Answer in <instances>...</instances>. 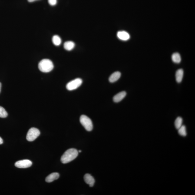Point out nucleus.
<instances>
[{"mask_svg": "<svg viewBox=\"0 0 195 195\" xmlns=\"http://www.w3.org/2000/svg\"><path fill=\"white\" fill-rule=\"evenodd\" d=\"M85 181L87 184L89 185L90 187H93L95 183V180L94 177L91 175L86 174L84 176Z\"/></svg>", "mask_w": 195, "mask_h": 195, "instance_id": "1a4fd4ad", "label": "nucleus"}, {"mask_svg": "<svg viewBox=\"0 0 195 195\" xmlns=\"http://www.w3.org/2000/svg\"><path fill=\"white\" fill-rule=\"evenodd\" d=\"M80 122L85 130L88 131H91L93 130L92 122L87 116L82 115L80 117Z\"/></svg>", "mask_w": 195, "mask_h": 195, "instance_id": "7ed1b4c3", "label": "nucleus"}, {"mask_svg": "<svg viewBox=\"0 0 195 195\" xmlns=\"http://www.w3.org/2000/svg\"><path fill=\"white\" fill-rule=\"evenodd\" d=\"M178 133L180 136L185 137L187 135L186 127L184 125H182L178 130Z\"/></svg>", "mask_w": 195, "mask_h": 195, "instance_id": "f3484780", "label": "nucleus"}, {"mask_svg": "<svg viewBox=\"0 0 195 195\" xmlns=\"http://www.w3.org/2000/svg\"><path fill=\"white\" fill-rule=\"evenodd\" d=\"M127 93L125 91L120 92L114 96L113 99V101L115 103L120 102L125 97Z\"/></svg>", "mask_w": 195, "mask_h": 195, "instance_id": "6e6552de", "label": "nucleus"}, {"mask_svg": "<svg viewBox=\"0 0 195 195\" xmlns=\"http://www.w3.org/2000/svg\"><path fill=\"white\" fill-rule=\"evenodd\" d=\"M28 1L29 2H33L35 1H38V0H28Z\"/></svg>", "mask_w": 195, "mask_h": 195, "instance_id": "412c9836", "label": "nucleus"}, {"mask_svg": "<svg viewBox=\"0 0 195 195\" xmlns=\"http://www.w3.org/2000/svg\"><path fill=\"white\" fill-rule=\"evenodd\" d=\"M75 47V44L71 41L66 42L64 44V47L67 51H71Z\"/></svg>", "mask_w": 195, "mask_h": 195, "instance_id": "ddd939ff", "label": "nucleus"}, {"mask_svg": "<svg viewBox=\"0 0 195 195\" xmlns=\"http://www.w3.org/2000/svg\"><path fill=\"white\" fill-rule=\"evenodd\" d=\"M117 37L123 41H127L130 39V35L128 33L125 31H120L117 33Z\"/></svg>", "mask_w": 195, "mask_h": 195, "instance_id": "0eeeda50", "label": "nucleus"}, {"mask_svg": "<svg viewBox=\"0 0 195 195\" xmlns=\"http://www.w3.org/2000/svg\"><path fill=\"white\" fill-rule=\"evenodd\" d=\"M59 177V175L58 173H53L49 175L46 178V181L47 183H51L54 180H57Z\"/></svg>", "mask_w": 195, "mask_h": 195, "instance_id": "9b49d317", "label": "nucleus"}, {"mask_svg": "<svg viewBox=\"0 0 195 195\" xmlns=\"http://www.w3.org/2000/svg\"><path fill=\"white\" fill-rule=\"evenodd\" d=\"M32 162L30 160H25L17 161L15 163V166L18 168H25L32 165Z\"/></svg>", "mask_w": 195, "mask_h": 195, "instance_id": "423d86ee", "label": "nucleus"}, {"mask_svg": "<svg viewBox=\"0 0 195 195\" xmlns=\"http://www.w3.org/2000/svg\"><path fill=\"white\" fill-rule=\"evenodd\" d=\"M3 143V140L0 137V145L2 144Z\"/></svg>", "mask_w": 195, "mask_h": 195, "instance_id": "aec40b11", "label": "nucleus"}, {"mask_svg": "<svg viewBox=\"0 0 195 195\" xmlns=\"http://www.w3.org/2000/svg\"><path fill=\"white\" fill-rule=\"evenodd\" d=\"M121 76V74L120 72H115L110 76L109 78V81L111 83L115 82L120 78Z\"/></svg>", "mask_w": 195, "mask_h": 195, "instance_id": "9d476101", "label": "nucleus"}, {"mask_svg": "<svg viewBox=\"0 0 195 195\" xmlns=\"http://www.w3.org/2000/svg\"><path fill=\"white\" fill-rule=\"evenodd\" d=\"M52 41L54 45L56 46H59L61 44V40L59 36L55 35L53 37Z\"/></svg>", "mask_w": 195, "mask_h": 195, "instance_id": "2eb2a0df", "label": "nucleus"}, {"mask_svg": "<svg viewBox=\"0 0 195 195\" xmlns=\"http://www.w3.org/2000/svg\"><path fill=\"white\" fill-rule=\"evenodd\" d=\"M48 3L51 6H54L57 5V0H48Z\"/></svg>", "mask_w": 195, "mask_h": 195, "instance_id": "6ab92c4d", "label": "nucleus"}, {"mask_svg": "<svg viewBox=\"0 0 195 195\" xmlns=\"http://www.w3.org/2000/svg\"><path fill=\"white\" fill-rule=\"evenodd\" d=\"M8 114L3 107L0 106V117L5 118L7 117Z\"/></svg>", "mask_w": 195, "mask_h": 195, "instance_id": "a211bd4d", "label": "nucleus"}, {"mask_svg": "<svg viewBox=\"0 0 195 195\" xmlns=\"http://www.w3.org/2000/svg\"><path fill=\"white\" fill-rule=\"evenodd\" d=\"M183 119L182 117H178L176 118L175 121V125L176 129L178 130L181 127L182 125V124H183Z\"/></svg>", "mask_w": 195, "mask_h": 195, "instance_id": "dca6fc26", "label": "nucleus"}, {"mask_svg": "<svg viewBox=\"0 0 195 195\" xmlns=\"http://www.w3.org/2000/svg\"><path fill=\"white\" fill-rule=\"evenodd\" d=\"M54 64L52 61L49 59H44L39 63L38 68L42 72L48 73L53 69Z\"/></svg>", "mask_w": 195, "mask_h": 195, "instance_id": "f03ea898", "label": "nucleus"}, {"mask_svg": "<svg viewBox=\"0 0 195 195\" xmlns=\"http://www.w3.org/2000/svg\"><path fill=\"white\" fill-rule=\"evenodd\" d=\"M78 154V152L76 149H70L67 150L61 157V162L63 164L70 162L76 158Z\"/></svg>", "mask_w": 195, "mask_h": 195, "instance_id": "f257e3e1", "label": "nucleus"}, {"mask_svg": "<svg viewBox=\"0 0 195 195\" xmlns=\"http://www.w3.org/2000/svg\"><path fill=\"white\" fill-rule=\"evenodd\" d=\"M1 87H2V84L0 82V93H1Z\"/></svg>", "mask_w": 195, "mask_h": 195, "instance_id": "4be33fe9", "label": "nucleus"}, {"mask_svg": "<svg viewBox=\"0 0 195 195\" xmlns=\"http://www.w3.org/2000/svg\"><path fill=\"white\" fill-rule=\"evenodd\" d=\"M172 61L176 63H179L181 61V57L179 53L175 52L172 55Z\"/></svg>", "mask_w": 195, "mask_h": 195, "instance_id": "4468645a", "label": "nucleus"}, {"mask_svg": "<svg viewBox=\"0 0 195 195\" xmlns=\"http://www.w3.org/2000/svg\"><path fill=\"white\" fill-rule=\"evenodd\" d=\"M183 71L182 69L177 70L176 73V80L177 82L180 83L183 80Z\"/></svg>", "mask_w": 195, "mask_h": 195, "instance_id": "f8f14e48", "label": "nucleus"}, {"mask_svg": "<svg viewBox=\"0 0 195 195\" xmlns=\"http://www.w3.org/2000/svg\"><path fill=\"white\" fill-rule=\"evenodd\" d=\"M78 152V153H81V150H79Z\"/></svg>", "mask_w": 195, "mask_h": 195, "instance_id": "5701e85b", "label": "nucleus"}, {"mask_svg": "<svg viewBox=\"0 0 195 195\" xmlns=\"http://www.w3.org/2000/svg\"><path fill=\"white\" fill-rule=\"evenodd\" d=\"M82 81L81 78H77L68 82L66 85L67 89L71 91L76 89L81 85Z\"/></svg>", "mask_w": 195, "mask_h": 195, "instance_id": "39448f33", "label": "nucleus"}, {"mask_svg": "<svg viewBox=\"0 0 195 195\" xmlns=\"http://www.w3.org/2000/svg\"><path fill=\"white\" fill-rule=\"evenodd\" d=\"M40 130L35 127H31L27 133V139L28 141L31 142L35 140L40 136Z\"/></svg>", "mask_w": 195, "mask_h": 195, "instance_id": "20e7f679", "label": "nucleus"}]
</instances>
